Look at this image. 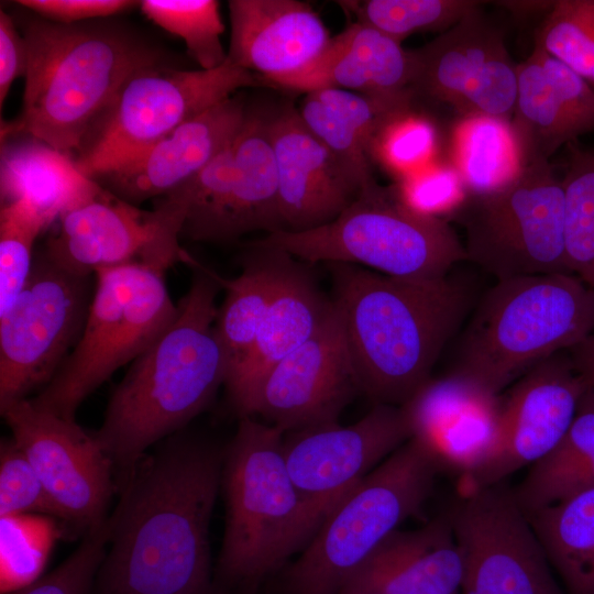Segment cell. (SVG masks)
<instances>
[{"instance_id":"ee69618b","label":"cell","mask_w":594,"mask_h":594,"mask_svg":"<svg viewBox=\"0 0 594 594\" xmlns=\"http://www.w3.org/2000/svg\"><path fill=\"white\" fill-rule=\"evenodd\" d=\"M594 488V459L544 474H528L515 496L531 514L573 494Z\"/></svg>"},{"instance_id":"e0dca14e","label":"cell","mask_w":594,"mask_h":594,"mask_svg":"<svg viewBox=\"0 0 594 594\" xmlns=\"http://www.w3.org/2000/svg\"><path fill=\"white\" fill-rule=\"evenodd\" d=\"M411 438L403 406L376 404L358 422L293 432L283 441L287 470L317 530L342 497Z\"/></svg>"},{"instance_id":"c3c4849f","label":"cell","mask_w":594,"mask_h":594,"mask_svg":"<svg viewBox=\"0 0 594 594\" xmlns=\"http://www.w3.org/2000/svg\"><path fill=\"white\" fill-rule=\"evenodd\" d=\"M571 360L587 386L594 388V332L571 349Z\"/></svg>"},{"instance_id":"f35d334b","label":"cell","mask_w":594,"mask_h":594,"mask_svg":"<svg viewBox=\"0 0 594 594\" xmlns=\"http://www.w3.org/2000/svg\"><path fill=\"white\" fill-rule=\"evenodd\" d=\"M1 593L38 579L58 534L51 519L36 515L1 517Z\"/></svg>"},{"instance_id":"9a60e30c","label":"cell","mask_w":594,"mask_h":594,"mask_svg":"<svg viewBox=\"0 0 594 594\" xmlns=\"http://www.w3.org/2000/svg\"><path fill=\"white\" fill-rule=\"evenodd\" d=\"M0 411L65 521L84 535L102 525L113 493L114 465L95 435L29 398L0 404Z\"/></svg>"},{"instance_id":"8992f818","label":"cell","mask_w":594,"mask_h":594,"mask_svg":"<svg viewBox=\"0 0 594 594\" xmlns=\"http://www.w3.org/2000/svg\"><path fill=\"white\" fill-rule=\"evenodd\" d=\"M283 441L280 429L241 416L223 455L227 522L219 568L232 584L255 587L317 532L287 470Z\"/></svg>"},{"instance_id":"d6a6232c","label":"cell","mask_w":594,"mask_h":594,"mask_svg":"<svg viewBox=\"0 0 594 594\" xmlns=\"http://www.w3.org/2000/svg\"><path fill=\"white\" fill-rule=\"evenodd\" d=\"M452 165L469 195L498 190L525 166L512 120L470 114L460 117L451 139Z\"/></svg>"},{"instance_id":"ffe728a7","label":"cell","mask_w":594,"mask_h":594,"mask_svg":"<svg viewBox=\"0 0 594 594\" xmlns=\"http://www.w3.org/2000/svg\"><path fill=\"white\" fill-rule=\"evenodd\" d=\"M256 230H282V221L268 118L246 111L233 140L227 178L188 217L182 234L195 241L227 242Z\"/></svg>"},{"instance_id":"f1b7e54d","label":"cell","mask_w":594,"mask_h":594,"mask_svg":"<svg viewBox=\"0 0 594 594\" xmlns=\"http://www.w3.org/2000/svg\"><path fill=\"white\" fill-rule=\"evenodd\" d=\"M413 97L324 88L306 92L297 112L362 190L376 183L371 169L376 135L394 117L410 109Z\"/></svg>"},{"instance_id":"b9f144b4","label":"cell","mask_w":594,"mask_h":594,"mask_svg":"<svg viewBox=\"0 0 594 594\" xmlns=\"http://www.w3.org/2000/svg\"><path fill=\"white\" fill-rule=\"evenodd\" d=\"M108 518L84 535L77 549L56 569L14 594H88L107 553Z\"/></svg>"},{"instance_id":"ab89813d","label":"cell","mask_w":594,"mask_h":594,"mask_svg":"<svg viewBox=\"0 0 594 594\" xmlns=\"http://www.w3.org/2000/svg\"><path fill=\"white\" fill-rule=\"evenodd\" d=\"M409 110L388 121L372 146V158L400 179L437 161L436 127L429 119Z\"/></svg>"},{"instance_id":"e575fe53","label":"cell","mask_w":594,"mask_h":594,"mask_svg":"<svg viewBox=\"0 0 594 594\" xmlns=\"http://www.w3.org/2000/svg\"><path fill=\"white\" fill-rule=\"evenodd\" d=\"M474 0L340 1L358 23L372 26L398 43L413 33L449 30L481 7Z\"/></svg>"},{"instance_id":"1f68e13d","label":"cell","mask_w":594,"mask_h":594,"mask_svg":"<svg viewBox=\"0 0 594 594\" xmlns=\"http://www.w3.org/2000/svg\"><path fill=\"white\" fill-rule=\"evenodd\" d=\"M527 516L566 594H594V488Z\"/></svg>"},{"instance_id":"d590c367","label":"cell","mask_w":594,"mask_h":594,"mask_svg":"<svg viewBox=\"0 0 594 594\" xmlns=\"http://www.w3.org/2000/svg\"><path fill=\"white\" fill-rule=\"evenodd\" d=\"M140 7L155 24L184 40L189 55L201 69H215L227 61L218 1L144 0Z\"/></svg>"},{"instance_id":"ba28073f","label":"cell","mask_w":594,"mask_h":594,"mask_svg":"<svg viewBox=\"0 0 594 594\" xmlns=\"http://www.w3.org/2000/svg\"><path fill=\"white\" fill-rule=\"evenodd\" d=\"M440 471L410 438L334 506L287 571V593L339 594L377 546L421 509Z\"/></svg>"},{"instance_id":"44dd1931","label":"cell","mask_w":594,"mask_h":594,"mask_svg":"<svg viewBox=\"0 0 594 594\" xmlns=\"http://www.w3.org/2000/svg\"><path fill=\"white\" fill-rule=\"evenodd\" d=\"M282 230L306 231L338 218L361 189L306 128L297 109L268 118Z\"/></svg>"},{"instance_id":"484cf974","label":"cell","mask_w":594,"mask_h":594,"mask_svg":"<svg viewBox=\"0 0 594 594\" xmlns=\"http://www.w3.org/2000/svg\"><path fill=\"white\" fill-rule=\"evenodd\" d=\"M462 557L449 516L387 536L339 594H460Z\"/></svg>"},{"instance_id":"5bb4252c","label":"cell","mask_w":594,"mask_h":594,"mask_svg":"<svg viewBox=\"0 0 594 594\" xmlns=\"http://www.w3.org/2000/svg\"><path fill=\"white\" fill-rule=\"evenodd\" d=\"M448 516L463 563L460 594H563L514 493L466 488Z\"/></svg>"},{"instance_id":"83f0119b","label":"cell","mask_w":594,"mask_h":594,"mask_svg":"<svg viewBox=\"0 0 594 594\" xmlns=\"http://www.w3.org/2000/svg\"><path fill=\"white\" fill-rule=\"evenodd\" d=\"M331 308L332 299L322 295L305 266L283 252L276 290L254 345L226 383L237 410L275 364L315 334Z\"/></svg>"},{"instance_id":"8d00e7d4","label":"cell","mask_w":594,"mask_h":594,"mask_svg":"<svg viewBox=\"0 0 594 594\" xmlns=\"http://www.w3.org/2000/svg\"><path fill=\"white\" fill-rule=\"evenodd\" d=\"M535 45L594 89V0H557L538 28Z\"/></svg>"},{"instance_id":"52a82bcc","label":"cell","mask_w":594,"mask_h":594,"mask_svg":"<svg viewBox=\"0 0 594 594\" xmlns=\"http://www.w3.org/2000/svg\"><path fill=\"white\" fill-rule=\"evenodd\" d=\"M253 245L309 263H345L397 278L439 280L466 260L463 243L441 217L419 212L396 188H363L333 221L306 231L278 230Z\"/></svg>"},{"instance_id":"ac0fdd59","label":"cell","mask_w":594,"mask_h":594,"mask_svg":"<svg viewBox=\"0 0 594 594\" xmlns=\"http://www.w3.org/2000/svg\"><path fill=\"white\" fill-rule=\"evenodd\" d=\"M359 391L337 306L315 334L290 352L239 407L241 416L293 432L338 421Z\"/></svg>"},{"instance_id":"f546056e","label":"cell","mask_w":594,"mask_h":594,"mask_svg":"<svg viewBox=\"0 0 594 594\" xmlns=\"http://www.w3.org/2000/svg\"><path fill=\"white\" fill-rule=\"evenodd\" d=\"M0 185L4 204L28 199L47 227L101 189L78 169L69 154L36 139L2 148Z\"/></svg>"},{"instance_id":"2e32d148","label":"cell","mask_w":594,"mask_h":594,"mask_svg":"<svg viewBox=\"0 0 594 594\" xmlns=\"http://www.w3.org/2000/svg\"><path fill=\"white\" fill-rule=\"evenodd\" d=\"M410 90L452 107L460 117L512 120L517 65L502 31L480 9L424 46L409 51Z\"/></svg>"},{"instance_id":"d4e9b609","label":"cell","mask_w":594,"mask_h":594,"mask_svg":"<svg viewBox=\"0 0 594 594\" xmlns=\"http://www.w3.org/2000/svg\"><path fill=\"white\" fill-rule=\"evenodd\" d=\"M227 58L270 82L306 68L326 48L329 30L297 0H230Z\"/></svg>"},{"instance_id":"4fadbf2b","label":"cell","mask_w":594,"mask_h":594,"mask_svg":"<svg viewBox=\"0 0 594 594\" xmlns=\"http://www.w3.org/2000/svg\"><path fill=\"white\" fill-rule=\"evenodd\" d=\"M89 278L66 272L43 252L0 316V404L28 398L55 376L77 343L89 309Z\"/></svg>"},{"instance_id":"3957f363","label":"cell","mask_w":594,"mask_h":594,"mask_svg":"<svg viewBox=\"0 0 594 594\" xmlns=\"http://www.w3.org/2000/svg\"><path fill=\"white\" fill-rule=\"evenodd\" d=\"M177 316L114 388L95 437L128 474L158 440L199 415L227 383L229 361L216 330L219 275L196 260Z\"/></svg>"},{"instance_id":"277c9868","label":"cell","mask_w":594,"mask_h":594,"mask_svg":"<svg viewBox=\"0 0 594 594\" xmlns=\"http://www.w3.org/2000/svg\"><path fill=\"white\" fill-rule=\"evenodd\" d=\"M23 38V110L6 131L69 155L82 150L130 77L163 64L155 47L114 23L34 18L24 23Z\"/></svg>"},{"instance_id":"bcb514c9","label":"cell","mask_w":594,"mask_h":594,"mask_svg":"<svg viewBox=\"0 0 594 594\" xmlns=\"http://www.w3.org/2000/svg\"><path fill=\"white\" fill-rule=\"evenodd\" d=\"M20 6L59 23H78L124 11L136 4L127 0H20Z\"/></svg>"},{"instance_id":"d6986e66","label":"cell","mask_w":594,"mask_h":594,"mask_svg":"<svg viewBox=\"0 0 594 594\" xmlns=\"http://www.w3.org/2000/svg\"><path fill=\"white\" fill-rule=\"evenodd\" d=\"M586 388L571 358L560 353L521 376L502 398L493 451L464 477L466 488L499 484L549 455L570 428Z\"/></svg>"},{"instance_id":"7402d4cb","label":"cell","mask_w":594,"mask_h":594,"mask_svg":"<svg viewBox=\"0 0 594 594\" xmlns=\"http://www.w3.org/2000/svg\"><path fill=\"white\" fill-rule=\"evenodd\" d=\"M501 396L452 375L430 380L403 405L411 438L442 469L469 476L491 455L497 435Z\"/></svg>"},{"instance_id":"9c48e42d","label":"cell","mask_w":594,"mask_h":594,"mask_svg":"<svg viewBox=\"0 0 594 594\" xmlns=\"http://www.w3.org/2000/svg\"><path fill=\"white\" fill-rule=\"evenodd\" d=\"M81 334L52 381L32 403L75 420L81 403L118 369L133 362L177 316L165 272L129 263L98 271Z\"/></svg>"},{"instance_id":"7dc6e473","label":"cell","mask_w":594,"mask_h":594,"mask_svg":"<svg viewBox=\"0 0 594 594\" xmlns=\"http://www.w3.org/2000/svg\"><path fill=\"white\" fill-rule=\"evenodd\" d=\"M26 44L15 29L13 20L0 11V106L2 107L13 81L25 76Z\"/></svg>"},{"instance_id":"7a4b0ae2","label":"cell","mask_w":594,"mask_h":594,"mask_svg":"<svg viewBox=\"0 0 594 594\" xmlns=\"http://www.w3.org/2000/svg\"><path fill=\"white\" fill-rule=\"evenodd\" d=\"M329 267L360 393L375 405L403 406L431 380L468 312L469 287L450 276L410 280L353 264Z\"/></svg>"},{"instance_id":"8fae6325","label":"cell","mask_w":594,"mask_h":594,"mask_svg":"<svg viewBox=\"0 0 594 594\" xmlns=\"http://www.w3.org/2000/svg\"><path fill=\"white\" fill-rule=\"evenodd\" d=\"M258 82L228 58L215 69L182 70L163 64L142 68L123 85L76 165L95 180L237 90Z\"/></svg>"},{"instance_id":"cb8c5ba5","label":"cell","mask_w":594,"mask_h":594,"mask_svg":"<svg viewBox=\"0 0 594 594\" xmlns=\"http://www.w3.org/2000/svg\"><path fill=\"white\" fill-rule=\"evenodd\" d=\"M512 124L525 165L549 160L562 145L594 131V89L535 45L517 65Z\"/></svg>"},{"instance_id":"7c38bea8","label":"cell","mask_w":594,"mask_h":594,"mask_svg":"<svg viewBox=\"0 0 594 594\" xmlns=\"http://www.w3.org/2000/svg\"><path fill=\"white\" fill-rule=\"evenodd\" d=\"M185 219V206L170 194L153 210H142L101 187L59 217L43 253L82 277L136 262L166 272L191 258L178 241Z\"/></svg>"},{"instance_id":"30bf717a","label":"cell","mask_w":594,"mask_h":594,"mask_svg":"<svg viewBox=\"0 0 594 594\" xmlns=\"http://www.w3.org/2000/svg\"><path fill=\"white\" fill-rule=\"evenodd\" d=\"M563 206L562 179L549 160L526 164L498 190L468 194L455 208L465 231L466 261L496 280L572 274L564 249Z\"/></svg>"},{"instance_id":"681fc988","label":"cell","mask_w":594,"mask_h":594,"mask_svg":"<svg viewBox=\"0 0 594 594\" xmlns=\"http://www.w3.org/2000/svg\"><path fill=\"white\" fill-rule=\"evenodd\" d=\"M501 7L516 15H529L532 13H548L554 1H499Z\"/></svg>"},{"instance_id":"4316f807","label":"cell","mask_w":594,"mask_h":594,"mask_svg":"<svg viewBox=\"0 0 594 594\" xmlns=\"http://www.w3.org/2000/svg\"><path fill=\"white\" fill-rule=\"evenodd\" d=\"M410 79L409 51L378 30L354 22L332 36L306 68L273 84L304 92L338 88L395 97L413 94Z\"/></svg>"},{"instance_id":"5b68a950","label":"cell","mask_w":594,"mask_h":594,"mask_svg":"<svg viewBox=\"0 0 594 594\" xmlns=\"http://www.w3.org/2000/svg\"><path fill=\"white\" fill-rule=\"evenodd\" d=\"M594 332V289L574 274L496 280L461 336L449 375L495 396Z\"/></svg>"},{"instance_id":"74e56055","label":"cell","mask_w":594,"mask_h":594,"mask_svg":"<svg viewBox=\"0 0 594 594\" xmlns=\"http://www.w3.org/2000/svg\"><path fill=\"white\" fill-rule=\"evenodd\" d=\"M47 224L25 198L2 204L0 210V316L8 311L33 267V245Z\"/></svg>"},{"instance_id":"f6af8a7d","label":"cell","mask_w":594,"mask_h":594,"mask_svg":"<svg viewBox=\"0 0 594 594\" xmlns=\"http://www.w3.org/2000/svg\"><path fill=\"white\" fill-rule=\"evenodd\" d=\"M594 459V388L587 386L574 419L557 448L531 465L528 474L544 475Z\"/></svg>"},{"instance_id":"603a6c76","label":"cell","mask_w":594,"mask_h":594,"mask_svg":"<svg viewBox=\"0 0 594 594\" xmlns=\"http://www.w3.org/2000/svg\"><path fill=\"white\" fill-rule=\"evenodd\" d=\"M246 111L243 101L232 96L95 180L132 205L163 197L193 179L227 146Z\"/></svg>"},{"instance_id":"6da1fadb","label":"cell","mask_w":594,"mask_h":594,"mask_svg":"<svg viewBox=\"0 0 594 594\" xmlns=\"http://www.w3.org/2000/svg\"><path fill=\"white\" fill-rule=\"evenodd\" d=\"M222 464L216 448L173 438L125 474L108 516L100 594L210 593L209 524Z\"/></svg>"},{"instance_id":"4dcf8cb0","label":"cell","mask_w":594,"mask_h":594,"mask_svg":"<svg viewBox=\"0 0 594 594\" xmlns=\"http://www.w3.org/2000/svg\"><path fill=\"white\" fill-rule=\"evenodd\" d=\"M251 246L238 277L226 279L219 276L227 296L218 310L216 330L228 356V378L242 365L254 345L273 300L283 262L279 250Z\"/></svg>"},{"instance_id":"836d02e7","label":"cell","mask_w":594,"mask_h":594,"mask_svg":"<svg viewBox=\"0 0 594 594\" xmlns=\"http://www.w3.org/2000/svg\"><path fill=\"white\" fill-rule=\"evenodd\" d=\"M562 186L568 266L594 289V148L569 144V164Z\"/></svg>"},{"instance_id":"7bdbcfd3","label":"cell","mask_w":594,"mask_h":594,"mask_svg":"<svg viewBox=\"0 0 594 594\" xmlns=\"http://www.w3.org/2000/svg\"><path fill=\"white\" fill-rule=\"evenodd\" d=\"M396 189L410 208L438 217L444 210L455 209L468 195L455 167L439 161L402 178Z\"/></svg>"},{"instance_id":"60d3db41","label":"cell","mask_w":594,"mask_h":594,"mask_svg":"<svg viewBox=\"0 0 594 594\" xmlns=\"http://www.w3.org/2000/svg\"><path fill=\"white\" fill-rule=\"evenodd\" d=\"M47 515L65 521L35 469L13 439L0 444V517Z\"/></svg>"}]
</instances>
